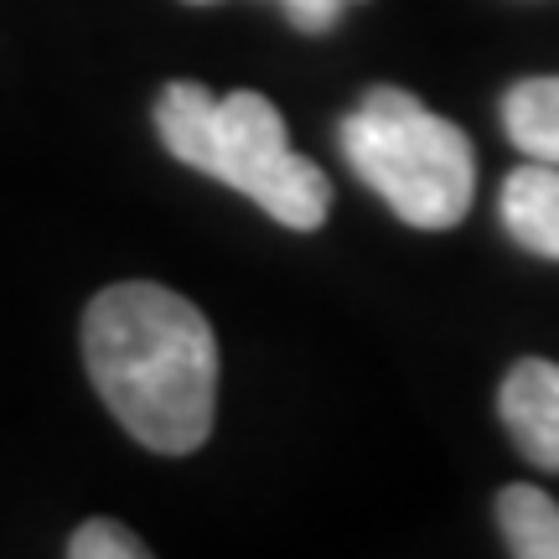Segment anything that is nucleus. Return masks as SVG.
<instances>
[{"mask_svg": "<svg viewBox=\"0 0 559 559\" xmlns=\"http://www.w3.org/2000/svg\"><path fill=\"white\" fill-rule=\"evenodd\" d=\"M285 5V16H290V26L296 32H306V37H321V32H332L342 16V5L347 0H280Z\"/></svg>", "mask_w": 559, "mask_h": 559, "instance_id": "nucleus-9", "label": "nucleus"}, {"mask_svg": "<svg viewBox=\"0 0 559 559\" xmlns=\"http://www.w3.org/2000/svg\"><path fill=\"white\" fill-rule=\"evenodd\" d=\"M502 228L539 260H559V166L528 160L502 181Z\"/></svg>", "mask_w": 559, "mask_h": 559, "instance_id": "nucleus-5", "label": "nucleus"}, {"mask_svg": "<svg viewBox=\"0 0 559 559\" xmlns=\"http://www.w3.org/2000/svg\"><path fill=\"white\" fill-rule=\"evenodd\" d=\"M160 145L202 177L234 187L264 207L275 223L311 234L332 213V181L317 160L290 151L285 120L264 94H213L192 79H177L156 99Z\"/></svg>", "mask_w": 559, "mask_h": 559, "instance_id": "nucleus-2", "label": "nucleus"}, {"mask_svg": "<svg viewBox=\"0 0 559 559\" xmlns=\"http://www.w3.org/2000/svg\"><path fill=\"white\" fill-rule=\"evenodd\" d=\"M187 5H213V0H187Z\"/></svg>", "mask_w": 559, "mask_h": 559, "instance_id": "nucleus-10", "label": "nucleus"}, {"mask_svg": "<svg viewBox=\"0 0 559 559\" xmlns=\"http://www.w3.org/2000/svg\"><path fill=\"white\" fill-rule=\"evenodd\" d=\"M342 156L409 228H456L477 192V156L461 124L394 83L368 88L337 130Z\"/></svg>", "mask_w": 559, "mask_h": 559, "instance_id": "nucleus-3", "label": "nucleus"}, {"mask_svg": "<svg viewBox=\"0 0 559 559\" xmlns=\"http://www.w3.org/2000/svg\"><path fill=\"white\" fill-rule=\"evenodd\" d=\"M498 409L523 456L544 466V472H559V362H513L508 379H502Z\"/></svg>", "mask_w": 559, "mask_h": 559, "instance_id": "nucleus-4", "label": "nucleus"}, {"mask_svg": "<svg viewBox=\"0 0 559 559\" xmlns=\"http://www.w3.org/2000/svg\"><path fill=\"white\" fill-rule=\"evenodd\" d=\"M88 379L156 456H192L213 436L218 337L198 306L156 280H120L83 311Z\"/></svg>", "mask_w": 559, "mask_h": 559, "instance_id": "nucleus-1", "label": "nucleus"}, {"mask_svg": "<svg viewBox=\"0 0 559 559\" xmlns=\"http://www.w3.org/2000/svg\"><path fill=\"white\" fill-rule=\"evenodd\" d=\"M502 544L519 559H559V502L528 481H513L498 492Z\"/></svg>", "mask_w": 559, "mask_h": 559, "instance_id": "nucleus-7", "label": "nucleus"}, {"mask_svg": "<svg viewBox=\"0 0 559 559\" xmlns=\"http://www.w3.org/2000/svg\"><path fill=\"white\" fill-rule=\"evenodd\" d=\"M68 555H73V559H145L151 549H145V544H140L135 534L124 528V523H115V519H88L79 534L68 539Z\"/></svg>", "mask_w": 559, "mask_h": 559, "instance_id": "nucleus-8", "label": "nucleus"}, {"mask_svg": "<svg viewBox=\"0 0 559 559\" xmlns=\"http://www.w3.org/2000/svg\"><path fill=\"white\" fill-rule=\"evenodd\" d=\"M502 130L528 160L559 166V79H523L502 94Z\"/></svg>", "mask_w": 559, "mask_h": 559, "instance_id": "nucleus-6", "label": "nucleus"}]
</instances>
